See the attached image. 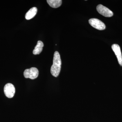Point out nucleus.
<instances>
[{
    "label": "nucleus",
    "mask_w": 122,
    "mask_h": 122,
    "mask_svg": "<svg viewBox=\"0 0 122 122\" xmlns=\"http://www.w3.org/2000/svg\"><path fill=\"white\" fill-rule=\"evenodd\" d=\"M47 2L50 7L56 8L61 6L62 1L61 0H47Z\"/></svg>",
    "instance_id": "9"
},
{
    "label": "nucleus",
    "mask_w": 122,
    "mask_h": 122,
    "mask_svg": "<svg viewBox=\"0 0 122 122\" xmlns=\"http://www.w3.org/2000/svg\"><path fill=\"white\" fill-rule=\"evenodd\" d=\"M37 12V9L36 7H33L30 9L25 14V18L26 20H30L34 17Z\"/></svg>",
    "instance_id": "7"
},
{
    "label": "nucleus",
    "mask_w": 122,
    "mask_h": 122,
    "mask_svg": "<svg viewBox=\"0 0 122 122\" xmlns=\"http://www.w3.org/2000/svg\"><path fill=\"white\" fill-rule=\"evenodd\" d=\"M39 72L37 68L32 67L30 69H26L24 71V76L25 78L34 79L38 76Z\"/></svg>",
    "instance_id": "2"
},
{
    "label": "nucleus",
    "mask_w": 122,
    "mask_h": 122,
    "mask_svg": "<svg viewBox=\"0 0 122 122\" xmlns=\"http://www.w3.org/2000/svg\"><path fill=\"white\" fill-rule=\"evenodd\" d=\"M112 48L117 57L119 63L122 66V56L120 46L117 44H114L112 46Z\"/></svg>",
    "instance_id": "6"
},
{
    "label": "nucleus",
    "mask_w": 122,
    "mask_h": 122,
    "mask_svg": "<svg viewBox=\"0 0 122 122\" xmlns=\"http://www.w3.org/2000/svg\"><path fill=\"white\" fill-rule=\"evenodd\" d=\"M61 61L60 54L58 51H55L54 55L53 64L51 69V73L53 76L58 77L61 71Z\"/></svg>",
    "instance_id": "1"
},
{
    "label": "nucleus",
    "mask_w": 122,
    "mask_h": 122,
    "mask_svg": "<svg viewBox=\"0 0 122 122\" xmlns=\"http://www.w3.org/2000/svg\"><path fill=\"white\" fill-rule=\"evenodd\" d=\"M44 46V44L42 42L38 41L37 44L35 47V49L33 51V54L34 55L40 54L42 51Z\"/></svg>",
    "instance_id": "8"
},
{
    "label": "nucleus",
    "mask_w": 122,
    "mask_h": 122,
    "mask_svg": "<svg viewBox=\"0 0 122 122\" xmlns=\"http://www.w3.org/2000/svg\"><path fill=\"white\" fill-rule=\"evenodd\" d=\"M4 91L5 96L9 98H12L14 96L15 92V88L13 84L8 83L5 85Z\"/></svg>",
    "instance_id": "5"
},
{
    "label": "nucleus",
    "mask_w": 122,
    "mask_h": 122,
    "mask_svg": "<svg viewBox=\"0 0 122 122\" xmlns=\"http://www.w3.org/2000/svg\"><path fill=\"white\" fill-rule=\"evenodd\" d=\"M96 9L99 13L106 17H111L113 15V13L111 10L102 5H98Z\"/></svg>",
    "instance_id": "4"
},
{
    "label": "nucleus",
    "mask_w": 122,
    "mask_h": 122,
    "mask_svg": "<svg viewBox=\"0 0 122 122\" xmlns=\"http://www.w3.org/2000/svg\"><path fill=\"white\" fill-rule=\"evenodd\" d=\"M89 23L92 27L98 30H104L106 28L105 24L102 21L97 18L90 19L89 20Z\"/></svg>",
    "instance_id": "3"
}]
</instances>
